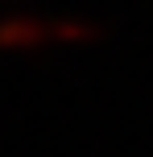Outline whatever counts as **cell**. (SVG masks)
<instances>
[{"mask_svg": "<svg viewBox=\"0 0 153 157\" xmlns=\"http://www.w3.org/2000/svg\"><path fill=\"white\" fill-rule=\"evenodd\" d=\"M108 29L91 17H54L50 21V41L54 46H91V41H104Z\"/></svg>", "mask_w": 153, "mask_h": 157, "instance_id": "cell-2", "label": "cell"}, {"mask_svg": "<svg viewBox=\"0 0 153 157\" xmlns=\"http://www.w3.org/2000/svg\"><path fill=\"white\" fill-rule=\"evenodd\" d=\"M0 4H4V8H13V4H21V0H0Z\"/></svg>", "mask_w": 153, "mask_h": 157, "instance_id": "cell-3", "label": "cell"}, {"mask_svg": "<svg viewBox=\"0 0 153 157\" xmlns=\"http://www.w3.org/2000/svg\"><path fill=\"white\" fill-rule=\"evenodd\" d=\"M41 46H54L50 41V21H41L33 13L0 17V50L4 54H37Z\"/></svg>", "mask_w": 153, "mask_h": 157, "instance_id": "cell-1", "label": "cell"}]
</instances>
